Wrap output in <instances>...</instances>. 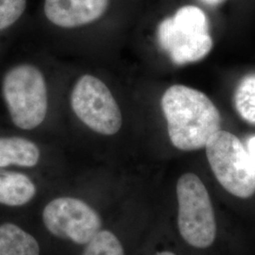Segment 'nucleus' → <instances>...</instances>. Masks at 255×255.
<instances>
[{
    "label": "nucleus",
    "mask_w": 255,
    "mask_h": 255,
    "mask_svg": "<svg viewBox=\"0 0 255 255\" xmlns=\"http://www.w3.org/2000/svg\"><path fill=\"white\" fill-rule=\"evenodd\" d=\"M27 9V0H0V31L15 24Z\"/></svg>",
    "instance_id": "14"
},
{
    "label": "nucleus",
    "mask_w": 255,
    "mask_h": 255,
    "mask_svg": "<svg viewBox=\"0 0 255 255\" xmlns=\"http://www.w3.org/2000/svg\"><path fill=\"white\" fill-rule=\"evenodd\" d=\"M0 255H40L36 239L13 223L0 225Z\"/></svg>",
    "instance_id": "11"
},
{
    "label": "nucleus",
    "mask_w": 255,
    "mask_h": 255,
    "mask_svg": "<svg viewBox=\"0 0 255 255\" xmlns=\"http://www.w3.org/2000/svg\"><path fill=\"white\" fill-rule=\"evenodd\" d=\"M157 40L176 64L198 62L213 47L206 14L194 5L183 6L164 18L157 28Z\"/></svg>",
    "instance_id": "2"
},
{
    "label": "nucleus",
    "mask_w": 255,
    "mask_h": 255,
    "mask_svg": "<svg viewBox=\"0 0 255 255\" xmlns=\"http://www.w3.org/2000/svg\"><path fill=\"white\" fill-rule=\"evenodd\" d=\"M205 149L211 169L223 188L241 199L255 194V167L235 134L220 129L210 138Z\"/></svg>",
    "instance_id": "5"
},
{
    "label": "nucleus",
    "mask_w": 255,
    "mask_h": 255,
    "mask_svg": "<svg viewBox=\"0 0 255 255\" xmlns=\"http://www.w3.org/2000/svg\"><path fill=\"white\" fill-rule=\"evenodd\" d=\"M234 104L241 119L255 125V74L247 75L239 82L234 95Z\"/></svg>",
    "instance_id": "12"
},
{
    "label": "nucleus",
    "mask_w": 255,
    "mask_h": 255,
    "mask_svg": "<svg viewBox=\"0 0 255 255\" xmlns=\"http://www.w3.org/2000/svg\"><path fill=\"white\" fill-rule=\"evenodd\" d=\"M71 107L79 119L92 130L114 135L122 126V115L119 104L100 79L83 75L71 93Z\"/></svg>",
    "instance_id": "6"
},
{
    "label": "nucleus",
    "mask_w": 255,
    "mask_h": 255,
    "mask_svg": "<svg viewBox=\"0 0 255 255\" xmlns=\"http://www.w3.org/2000/svg\"><path fill=\"white\" fill-rule=\"evenodd\" d=\"M82 255H125L124 249L112 232L100 231L86 244Z\"/></svg>",
    "instance_id": "13"
},
{
    "label": "nucleus",
    "mask_w": 255,
    "mask_h": 255,
    "mask_svg": "<svg viewBox=\"0 0 255 255\" xmlns=\"http://www.w3.org/2000/svg\"><path fill=\"white\" fill-rule=\"evenodd\" d=\"M2 95L16 127L30 130L40 126L47 113V89L42 72L31 64L10 68L2 80Z\"/></svg>",
    "instance_id": "3"
},
{
    "label": "nucleus",
    "mask_w": 255,
    "mask_h": 255,
    "mask_svg": "<svg viewBox=\"0 0 255 255\" xmlns=\"http://www.w3.org/2000/svg\"><path fill=\"white\" fill-rule=\"evenodd\" d=\"M36 144L23 137H0V168L9 165L33 167L40 160Z\"/></svg>",
    "instance_id": "10"
},
{
    "label": "nucleus",
    "mask_w": 255,
    "mask_h": 255,
    "mask_svg": "<svg viewBox=\"0 0 255 255\" xmlns=\"http://www.w3.org/2000/svg\"><path fill=\"white\" fill-rule=\"evenodd\" d=\"M43 222L54 237L79 245H86L102 225L96 210L85 201L71 197L49 201L43 211Z\"/></svg>",
    "instance_id": "7"
},
{
    "label": "nucleus",
    "mask_w": 255,
    "mask_h": 255,
    "mask_svg": "<svg viewBox=\"0 0 255 255\" xmlns=\"http://www.w3.org/2000/svg\"><path fill=\"white\" fill-rule=\"evenodd\" d=\"M178 227L190 246L205 249L217 236L213 205L204 183L194 173H185L177 182Z\"/></svg>",
    "instance_id": "4"
},
{
    "label": "nucleus",
    "mask_w": 255,
    "mask_h": 255,
    "mask_svg": "<svg viewBox=\"0 0 255 255\" xmlns=\"http://www.w3.org/2000/svg\"><path fill=\"white\" fill-rule=\"evenodd\" d=\"M110 0H45L46 18L55 26L73 28L91 24L106 12Z\"/></svg>",
    "instance_id": "8"
},
{
    "label": "nucleus",
    "mask_w": 255,
    "mask_h": 255,
    "mask_svg": "<svg viewBox=\"0 0 255 255\" xmlns=\"http://www.w3.org/2000/svg\"><path fill=\"white\" fill-rule=\"evenodd\" d=\"M247 145H248L247 152H248L249 158L255 169V135H253L249 138Z\"/></svg>",
    "instance_id": "15"
},
{
    "label": "nucleus",
    "mask_w": 255,
    "mask_h": 255,
    "mask_svg": "<svg viewBox=\"0 0 255 255\" xmlns=\"http://www.w3.org/2000/svg\"><path fill=\"white\" fill-rule=\"evenodd\" d=\"M36 195V185L25 174L0 168V204L18 207Z\"/></svg>",
    "instance_id": "9"
},
{
    "label": "nucleus",
    "mask_w": 255,
    "mask_h": 255,
    "mask_svg": "<svg viewBox=\"0 0 255 255\" xmlns=\"http://www.w3.org/2000/svg\"><path fill=\"white\" fill-rule=\"evenodd\" d=\"M155 255H176L171 252H167V251H164V252H159L157 253Z\"/></svg>",
    "instance_id": "17"
},
{
    "label": "nucleus",
    "mask_w": 255,
    "mask_h": 255,
    "mask_svg": "<svg viewBox=\"0 0 255 255\" xmlns=\"http://www.w3.org/2000/svg\"><path fill=\"white\" fill-rule=\"evenodd\" d=\"M202 1L208 5H218L219 3L223 2L224 0H202Z\"/></svg>",
    "instance_id": "16"
},
{
    "label": "nucleus",
    "mask_w": 255,
    "mask_h": 255,
    "mask_svg": "<svg viewBox=\"0 0 255 255\" xmlns=\"http://www.w3.org/2000/svg\"><path fill=\"white\" fill-rule=\"evenodd\" d=\"M170 141L183 151L205 147L210 138L221 129L217 106L202 92L175 84L164 92L161 101Z\"/></svg>",
    "instance_id": "1"
}]
</instances>
